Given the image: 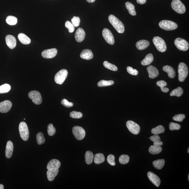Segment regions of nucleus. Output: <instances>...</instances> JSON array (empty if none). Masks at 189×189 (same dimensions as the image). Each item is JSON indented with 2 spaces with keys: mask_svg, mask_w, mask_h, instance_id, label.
Instances as JSON below:
<instances>
[{
  "mask_svg": "<svg viewBox=\"0 0 189 189\" xmlns=\"http://www.w3.org/2000/svg\"><path fill=\"white\" fill-rule=\"evenodd\" d=\"M108 20L112 26L119 33H123L125 31V27L122 21H120L116 17L111 15L108 17Z\"/></svg>",
  "mask_w": 189,
  "mask_h": 189,
  "instance_id": "f257e3e1",
  "label": "nucleus"
},
{
  "mask_svg": "<svg viewBox=\"0 0 189 189\" xmlns=\"http://www.w3.org/2000/svg\"><path fill=\"white\" fill-rule=\"evenodd\" d=\"M188 68L186 64L183 62H181L178 66V79L180 82H183L185 80L188 75Z\"/></svg>",
  "mask_w": 189,
  "mask_h": 189,
  "instance_id": "f03ea898",
  "label": "nucleus"
},
{
  "mask_svg": "<svg viewBox=\"0 0 189 189\" xmlns=\"http://www.w3.org/2000/svg\"><path fill=\"white\" fill-rule=\"evenodd\" d=\"M153 42L158 51L164 52L167 50L166 44L165 41L159 36H155L153 39Z\"/></svg>",
  "mask_w": 189,
  "mask_h": 189,
  "instance_id": "7ed1b4c3",
  "label": "nucleus"
},
{
  "mask_svg": "<svg viewBox=\"0 0 189 189\" xmlns=\"http://www.w3.org/2000/svg\"><path fill=\"white\" fill-rule=\"evenodd\" d=\"M159 27L166 31H172L176 30L177 28V24L173 21L163 20L159 23Z\"/></svg>",
  "mask_w": 189,
  "mask_h": 189,
  "instance_id": "20e7f679",
  "label": "nucleus"
},
{
  "mask_svg": "<svg viewBox=\"0 0 189 189\" xmlns=\"http://www.w3.org/2000/svg\"><path fill=\"white\" fill-rule=\"evenodd\" d=\"M20 136L24 141H27L29 138V131L28 127L25 122L20 123L19 127Z\"/></svg>",
  "mask_w": 189,
  "mask_h": 189,
  "instance_id": "39448f33",
  "label": "nucleus"
},
{
  "mask_svg": "<svg viewBox=\"0 0 189 189\" xmlns=\"http://www.w3.org/2000/svg\"><path fill=\"white\" fill-rule=\"evenodd\" d=\"M171 7L173 10L178 13L182 14L186 11L185 6L180 0H173Z\"/></svg>",
  "mask_w": 189,
  "mask_h": 189,
  "instance_id": "423d86ee",
  "label": "nucleus"
},
{
  "mask_svg": "<svg viewBox=\"0 0 189 189\" xmlns=\"http://www.w3.org/2000/svg\"><path fill=\"white\" fill-rule=\"evenodd\" d=\"M68 74L67 70L65 69L60 70L55 75L54 80L57 84H62L65 81Z\"/></svg>",
  "mask_w": 189,
  "mask_h": 189,
  "instance_id": "0eeeda50",
  "label": "nucleus"
},
{
  "mask_svg": "<svg viewBox=\"0 0 189 189\" xmlns=\"http://www.w3.org/2000/svg\"><path fill=\"white\" fill-rule=\"evenodd\" d=\"M174 44L179 50L186 51L188 50L189 44L185 39L178 38L175 40Z\"/></svg>",
  "mask_w": 189,
  "mask_h": 189,
  "instance_id": "6e6552de",
  "label": "nucleus"
},
{
  "mask_svg": "<svg viewBox=\"0 0 189 189\" xmlns=\"http://www.w3.org/2000/svg\"><path fill=\"white\" fill-rule=\"evenodd\" d=\"M73 133L75 137L78 140H82L86 135L85 130L82 127L79 126H74L72 129Z\"/></svg>",
  "mask_w": 189,
  "mask_h": 189,
  "instance_id": "1a4fd4ad",
  "label": "nucleus"
},
{
  "mask_svg": "<svg viewBox=\"0 0 189 189\" xmlns=\"http://www.w3.org/2000/svg\"><path fill=\"white\" fill-rule=\"evenodd\" d=\"M29 97L30 99H31L32 102L34 104L39 105L42 102V98L41 94L37 91H31L29 93Z\"/></svg>",
  "mask_w": 189,
  "mask_h": 189,
  "instance_id": "9d476101",
  "label": "nucleus"
},
{
  "mask_svg": "<svg viewBox=\"0 0 189 189\" xmlns=\"http://www.w3.org/2000/svg\"><path fill=\"white\" fill-rule=\"evenodd\" d=\"M126 125L129 130L133 134L138 135L140 131V127L139 126L133 121H127Z\"/></svg>",
  "mask_w": 189,
  "mask_h": 189,
  "instance_id": "9b49d317",
  "label": "nucleus"
},
{
  "mask_svg": "<svg viewBox=\"0 0 189 189\" xmlns=\"http://www.w3.org/2000/svg\"><path fill=\"white\" fill-rule=\"evenodd\" d=\"M102 36L107 43L113 45L114 44L115 39L113 34L109 29L105 28L103 30Z\"/></svg>",
  "mask_w": 189,
  "mask_h": 189,
  "instance_id": "f8f14e48",
  "label": "nucleus"
},
{
  "mask_svg": "<svg viewBox=\"0 0 189 189\" xmlns=\"http://www.w3.org/2000/svg\"><path fill=\"white\" fill-rule=\"evenodd\" d=\"M58 50L56 49L51 48L44 50L41 55L43 57L46 59H52L56 56Z\"/></svg>",
  "mask_w": 189,
  "mask_h": 189,
  "instance_id": "ddd939ff",
  "label": "nucleus"
},
{
  "mask_svg": "<svg viewBox=\"0 0 189 189\" xmlns=\"http://www.w3.org/2000/svg\"><path fill=\"white\" fill-rule=\"evenodd\" d=\"M12 103L10 101L6 100L0 103V112L1 113H7L11 109Z\"/></svg>",
  "mask_w": 189,
  "mask_h": 189,
  "instance_id": "4468645a",
  "label": "nucleus"
},
{
  "mask_svg": "<svg viewBox=\"0 0 189 189\" xmlns=\"http://www.w3.org/2000/svg\"><path fill=\"white\" fill-rule=\"evenodd\" d=\"M149 179L156 187H159L161 183L160 179L158 176L151 172H149L147 173Z\"/></svg>",
  "mask_w": 189,
  "mask_h": 189,
  "instance_id": "2eb2a0df",
  "label": "nucleus"
},
{
  "mask_svg": "<svg viewBox=\"0 0 189 189\" xmlns=\"http://www.w3.org/2000/svg\"><path fill=\"white\" fill-rule=\"evenodd\" d=\"M6 44L9 48L13 49L16 47L17 41L16 38L12 35H8L6 36Z\"/></svg>",
  "mask_w": 189,
  "mask_h": 189,
  "instance_id": "dca6fc26",
  "label": "nucleus"
},
{
  "mask_svg": "<svg viewBox=\"0 0 189 189\" xmlns=\"http://www.w3.org/2000/svg\"><path fill=\"white\" fill-rule=\"evenodd\" d=\"M86 36V33L81 28H79L76 30L75 35L76 41L78 42H82Z\"/></svg>",
  "mask_w": 189,
  "mask_h": 189,
  "instance_id": "f3484780",
  "label": "nucleus"
},
{
  "mask_svg": "<svg viewBox=\"0 0 189 189\" xmlns=\"http://www.w3.org/2000/svg\"><path fill=\"white\" fill-rule=\"evenodd\" d=\"M147 70L149 73V77L151 79H154L157 77L159 74V71L157 69L153 66H149L147 68Z\"/></svg>",
  "mask_w": 189,
  "mask_h": 189,
  "instance_id": "a211bd4d",
  "label": "nucleus"
},
{
  "mask_svg": "<svg viewBox=\"0 0 189 189\" xmlns=\"http://www.w3.org/2000/svg\"><path fill=\"white\" fill-rule=\"evenodd\" d=\"M61 166V163L59 160L56 159L51 160L48 164L47 168L48 170L58 168Z\"/></svg>",
  "mask_w": 189,
  "mask_h": 189,
  "instance_id": "6ab92c4d",
  "label": "nucleus"
},
{
  "mask_svg": "<svg viewBox=\"0 0 189 189\" xmlns=\"http://www.w3.org/2000/svg\"><path fill=\"white\" fill-rule=\"evenodd\" d=\"M13 143L11 141H9L7 143L5 150V155L7 158H10L13 154Z\"/></svg>",
  "mask_w": 189,
  "mask_h": 189,
  "instance_id": "aec40b11",
  "label": "nucleus"
},
{
  "mask_svg": "<svg viewBox=\"0 0 189 189\" xmlns=\"http://www.w3.org/2000/svg\"><path fill=\"white\" fill-rule=\"evenodd\" d=\"M80 56L82 59L87 60L92 59H93L94 56L93 52L91 50L89 49L83 50Z\"/></svg>",
  "mask_w": 189,
  "mask_h": 189,
  "instance_id": "412c9836",
  "label": "nucleus"
},
{
  "mask_svg": "<svg viewBox=\"0 0 189 189\" xmlns=\"http://www.w3.org/2000/svg\"><path fill=\"white\" fill-rule=\"evenodd\" d=\"M59 172L58 168L53 169L49 170L47 171V179L49 181H53L55 178L57 176Z\"/></svg>",
  "mask_w": 189,
  "mask_h": 189,
  "instance_id": "4be33fe9",
  "label": "nucleus"
},
{
  "mask_svg": "<svg viewBox=\"0 0 189 189\" xmlns=\"http://www.w3.org/2000/svg\"><path fill=\"white\" fill-rule=\"evenodd\" d=\"M150 44V42L147 40H141L136 43V47L139 50H144L148 47Z\"/></svg>",
  "mask_w": 189,
  "mask_h": 189,
  "instance_id": "5701e85b",
  "label": "nucleus"
},
{
  "mask_svg": "<svg viewBox=\"0 0 189 189\" xmlns=\"http://www.w3.org/2000/svg\"><path fill=\"white\" fill-rule=\"evenodd\" d=\"M163 70L168 74L169 77L173 79L176 76V72L174 69L170 66L166 65L162 68Z\"/></svg>",
  "mask_w": 189,
  "mask_h": 189,
  "instance_id": "b1692460",
  "label": "nucleus"
},
{
  "mask_svg": "<svg viewBox=\"0 0 189 189\" xmlns=\"http://www.w3.org/2000/svg\"><path fill=\"white\" fill-rule=\"evenodd\" d=\"M18 38L20 42L23 44H28L31 42L30 38L24 33H19L18 35Z\"/></svg>",
  "mask_w": 189,
  "mask_h": 189,
  "instance_id": "393cba45",
  "label": "nucleus"
},
{
  "mask_svg": "<svg viewBox=\"0 0 189 189\" xmlns=\"http://www.w3.org/2000/svg\"><path fill=\"white\" fill-rule=\"evenodd\" d=\"M151 140L153 142V145L158 147H161L163 145V142L161 141V139L158 135H154L150 137Z\"/></svg>",
  "mask_w": 189,
  "mask_h": 189,
  "instance_id": "a878e982",
  "label": "nucleus"
},
{
  "mask_svg": "<svg viewBox=\"0 0 189 189\" xmlns=\"http://www.w3.org/2000/svg\"><path fill=\"white\" fill-rule=\"evenodd\" d=\"M154 58L153 55L152 54H149L141 62V64L143 66H147L149 65L153 62Z\"/></svg>",
  "mask_w": 189,
  "mask_h": 189,
  "instance_id": "bb28decb",
  "label": "nucleus"
},
{
  "mask_svg": "<svg viewBox=\"0 0 189 189\" xmlns=\"http://www.w3.org/2000/svg\"><path fill=\"white\" fill-rule=\"evenodd\" d=\"M162 148L161 147L154 145L151 146L149 148V151L152 155H157L162 152Z\"/></svg>",
  "mask_w": 189,
  "mask_h": 189,
  "instance_id": "cd10ccee",
  "label": "nucleus"
},
{
  "mask_svg": "<svg viewBox=\"0 0 189 189\" xmlns=\"http://www.w3.org/2000/svg\"><path fill=\"white\" fill-rule=\"evenodd\" d=\"M165 164V160L164 159H158L153 161V166L158 170L162 169Z\"/></svg>",
  "mask_w": 189,
  "mask_h": 189,
  "instance_id": "c85d7f7f",
  "label": "nucleus"
},
{
  "mask_svg": "<svg viewBox=\"0 0 189 189\" xmlns=\"http://www.w3.org/2000/svg\"><path fill=\"white\" fill-rule=\"evenodd\" d=\"M94 162L96 164H99L105 161V157L102 153L96 154L95 155L94 157Z\"/></svg>",
  "mask_w": 189,
  "mask_h": 189,
  "instance_id": "c756f323",
  "label": "nucleus"
},
{
  "mask_svg": "<svg viewBox=\"0 0 189 189\" xmlns=\"http://www.w3.org/2000/svg\"><path fill=\"white\" fill-rule=\"evenodd\" d=\"M125 6L126 8L128 10L129 13L132 16H135L136 15V12L135 10V7L133 4L130 2L126 3Z\"/></svg>",
  "mask_w": 189,
  "mask_h": 189,
  "instance_id": "7c9ffc66",
  "label": "nucleus"
},
{
  "mask_svg": "<svg viewBox=\"0 0 189 189\" xmlns=\"http://www.w3.org/2000/svg\"><path fill=\"white\" fill-rule=\"evenodd\" d=\"M85 157L86 162L87 164L90 165L93 162L94 156L92 152L88 151L86 152Z\"/></svg>",
  "mask_w": 189,
  "mask_h": 189,
  "instance_id": "2f4dec72",
  "label": "nucleus"
},
{
  "mask_svg": "<svg viewBox=\"0 0 189 189\" xmlns=\"http://www.w3.org/2000/svg\"><path fill=\"white\" fill-rule=\"evenodd\" d=\"M157 85L161 88L162 91L164 93H167L169 92V90L168 88L166 87L167 85V83L163 80H160L158 81L157 82Z\"/></svg>",
  "mask_w": 189,
  "mask_h": 189,
  "instance_id": "473e14b6",
  "label": "nucleus"
},
{
  "mask_svg": "<svg viewBox=\"0 0 189 189\" xmlns=\"http://www.w3.org/2000/svg\"><path fill=\"white\" fill-rule=\"evenodd\" d=\"M165 131V128L161 125L157 126L152 129L151 133L154 135H158L163 133Z\"/></svg>",
  "mask_w": 189,
  "mask_h": 189,
  "instance_id": "72a5a7b5",
  "label": "nucleus"
},
{
  "mask_svg": "<svg viewBox=\"0 0 189 189\" xmlns=\"http://www.w3.org/2000/svg\"><path fill=\"white\" fill-rule=\"evenodd\" d=\"M183 93V90L180 87H178L175 90H173L170 93V96H176L179 97L182 96Z\"/></svg>",
  "mask_w": 189,
  "mask_h": 189,
  "instance_id": "f704fd0d",
  "label": "nucleus"
},
{
  "mask_svg": "<svg viewBox=\"0 0 189 189\" xmlns=\"http://www.w3.org/2000/svg\"><path fill=\"white\" fill-rule=\"evenodd\" d=\"M6 22L10 25H15L17 23L18 20L16 17L10 16L7 17L6 19Z\"/></svg>",
  "mask_w": 189,
  "mask_h": 189,
  "instance_id": "c9c22d12",
  "label": "nucleus"
},
{
  "mask_svg": "<svg viewBox=\"0 0 189 189\" xmlns=\"http://www.w3.org/2000/svg\"><path fill=\"white\" fill-rule=\"evenodd\" d=\"M114 84V81L112 80L106 81L102 80L98 83L97 86L99 87L109 86L113 85Z\"/></svg>",
  "mask_w": 189,
  "mask_h": 189,
  "instance_id": "e433bc0d",
  "label": "nucleus"
},
{
  "mask_svg": "<svg viewBox=\"0 0 189 189\" xmlns=\"http://www.w3.org/2000/svg\"><path fill=\"white\" fill-rule=\"evenodd\" d=\"M104 67L106 68L113 71H117L118 68L116 66L113 64H111L107 61H104L103 63Z\"/></svg>",
  "mask_w": 189,
  "mask_h": 189,
  "instance_id": "4c0bfd02",
  "label": "nucleus"
},
{
  "mask_svg": "<svg viewBox=\"0 0 189 189\" xmlns=\"http://www.w3.org/2000/svg\"><path fill=\"white\" fill-rule=\"evenodd\" d=\"M36 141L38 144L41 145L44 143L45 142L44 134L41 132H39L36 135Z\"/></svg>",
  "mask_w": 189,
  "mask_h": 189,
  "instance_id": "58836bf2",
  "label": "nucleus"
},
{
  "mask_svg": "<svg viewBox=\"0 0 189 189\" xmlns=\"http://www.w3.org/2000/svg\"><path fill=\"white\" fill-rule=\"evenodd\" d=\"M130 157L128 155H121L119 158V161L122 164H126L129 162Z\"/></svg>",
  "mask_w": 189,
  "mask_h": 189,
  "instance_id": "ea45409f",
  "label": "nucleus"
},
{
  "mask_svg": "<svg viewBox=\"0 0 189 189\" xmlns=\"http://www.w3.org/2000/svg\"><path fill=\"white\" fill-rule=\"evenodd\" d=\"M11 90V86L8 84H5L0 86V94L8 93Z\"/></svg>",
  "mask_w": 189,
  "mask_h": 189,
  "instance_id": "a19ab883",
  "label": "nucleus"
},
{
  "mask_svg": "<svg viewBox=\"0 0 189 189\" xmlns=\"http://www.w3.org/2000/svg\"><path fill=\"white\" fill-rule=\"evenodd\" d=\"M47 132L50 136H53L56 133V129L52 124H49L47 127Z\"/></svg>",
  "mask_w": 189,
  "mask_h": 189,
  "instance_id": "79ce46f5",
  "label": "nucleus"
},
{
  "mask_svg": "<svg viewBox=\"0 0 189 189\" xmlns=\"http://www.w3.org/2000/svg\"><path fill=\"white\" fill-rule=\"evenodd\" d=\"M70 117L73 118L79 119L82 117L83 114L81 112L73 111L70 113Z\"/></svg>",
  "mask_w": 189,
  "mask_h": 189,
  "instance_id": "37998d69",
  "label": "nucleus"
},
{
  "mask_svg": "<svg viewBox=\"0 0 189 189\" xmlns=\"http://www.w3.org/2000/svg\"><path fill=\"white\" fill-rule=\"evenodd\" d=\"M80 23V19L79 17H73L71 19V23L74 27H79Z\"/></svg>",
  "mask_w": 189,
  "mask_h": 189,
  "instance_id": "c03bdc74",
  "label": "nucleus"
},
{
  "mask_svg": "<svg viewBox=\"0 0 189 189\" xmlns=\"http://www.w3.org/2000/svg\"><path fill=\"white\" fill-rule=\"evenodd\" d=\"M185 118V115L179 114L176 115L174 116L173 117V119L174 121H177V122H182Z\"/></svg>",
  "mask_w": 189,
  "mask_h": 189,
  "instance_id": "a18cd8bd",
  "label": "nucleus"
},
{
  "mask_svg": "<svg viewBox=\"0 0 189 189\" xmlns=\"http://www.w3.org/2000/svg\"><path fill=\"white\" fill-rule=\"evenodd\" d=\"M65 27L68 29L69 32L70 33H73L75 30L74 26L73 25L71 22L69 21H67L65 23Z\"/></svg>",
  "mask_w": 189,
  "mask_h": 189,
  "instance_id": "49530a36",
  "label": "nucleus"
},
{
  "mask_svg": "<svg viewBox=\"0 0 189 189\" xmlns=\"http://www.w3.org/2000/svg\"><path fill=\"white\" fill-rule=\"evenodd\" d=\"M181 128V126L179 124L173 122H170L169 124L170 130H179Z\"/></svg>",
  "mask_w": 189,
  "mask_h": 189,
  "instance_id": "de8ad7c7",
  "label": "nucleus"
},
{
  "mask_svg": "<svg viewBox=\"0 0 189 189\" xmlns=\"http://www.w3.org/2000/svg\"><path fill=\"white\" fill-rule=\"evenodd\" d=\"M115 159V157L114 155H110L107 156V162L111 165L114 166L116 165Z\"/></svg>",
  "mask_w": 189,
  "mask_h": 189,
  "instance_id": "09e8293b",
  "label": "nucleus"
},
{
  "mask_svg": "<svg viewBox=\"0 0 189 189\" xmlns=\"http://www.w3.org/2000/svg\"><path fill=\"white\" fill-rule=\"evenodd\" d=\"M61 103L64 106L66 107H70L73 106V103L68 102L66 99H63L61 101Z\"/></svg>",
  "mask_w": 189,
  "mask_h": 189,
  "instance_id": "8fccbe9b",
  "label": "nucleus"
},
{
  "mask_svg": "<svg viewBox=\"0 0 189 189\" xmlns=\"http://www.w3.org/2000/svg\"><path fill=\"white\" fill-rule=\"evenodd\" d=\"M127 72L130 74L133 75H137L138 74V71L136 69H134L132 67H127Z\"/></svg>",
  "mask_w": 189,
  "mask_h": 189,
  "instance_id": "3c124183",
  "label": "nucleus"
},
{
  "mask_svg": "<svg viewBox=\"0 0 189 189\" xmlns=\"http://www.w3.org/2000/svg\"><path fill=\"white\" fill-rule=\"evenodd\" d=\"M146 1H147V0H137V3L141 5L145 4Z\"/></svg>",
  "mask_w": 189,
  "mask_h": 189,
  "instance_id": "603ef678",
  "label": "nucleus"
},
{
  "mask_svg": "<svg viewBox=\"0 0 189 189\" xmlns=\"http://www.w3.org/2000/svg\"><path fill=\"white\" fill-rule=\"evenodd\" d=\"M89 3H93L94 2L95 0H86Z\"/></svg>",
  "mask_w": 189,
  "mask_h": 189,
  "instance_id": "864d4df0",
  "label": "nucleus"
},
{
  "mask_svg": "<svg viewBox=\"0 0 189 189\" xmlns=\"http://www.w3.org/2000/svg\"><path fill=\"white\" fill-rule=\"evenodd\" d=\"M4 187L3 185L2 184H0V189H3Z\"/></svg>",
  "mask_w": 189,
  "mask_h": 189,
  "instance_id": "5fc2aeb1",
  "label": "nucleus"
},
{
  "mask_svg": "<svg viewBox=\"0 0 189 189\" xmlns=\"http://www.w3.org/2000/svg\"><path fill=\"white\" fill-rule=\"evenodd\" d=\"M188 153H189V148L188 149V151H187Z\"/></svg>",
  "mask_w": 189,
  "mask_h": 189,
  "instance_id": "6e6d98bb",
  "label": "nucleus"
},
{
  "mask_svg": "<svg viewBox=\"0 0 189 189\" xmlns=\"http://www.w3.org/2000/svg\"><path fill=\"white\" fill-rule=\"evenodd\" d=\"M188 180L189 181V174L188 175Z\"/></svg>",
  "mask_w": 189,
  "mask_h": 189,
  "instance_id": "4d7b16f0",
  "label": "nucleus"
}]
</instances>
